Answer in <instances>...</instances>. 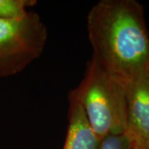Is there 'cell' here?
<instances>
[{
  "label": "cell",
  "instance_id": "8992f818",
  "mask_svg": "<svg viewBox=\"0 0 149 149\" xmlns=\"http://www.w3.org/2000/svg\"><path fill=\"white\" fill-rule=\"evenodd\" d=\"M34 0H0V19H15L25 16Z\"/></svg>",
  "mask_w": 149,
  "mask_h": 149
},
{
  "label": "cell",
  "instance_id": "52a82bcc",
  "mask_svg": "<svg viewBox=\"0 0 149 149\" xmlns=\"http://www.w3.org/2000/svg\"><path fill=\"white\" fill-rule=\"evenodd\" d=\"M98 149H132L125 133L111 134L102 139Z\"/></svg>",
  "mask_w": 149,
  "mask_h": 149
},
{
  "label": "cell",
  "instance_id": "5b68a950",
  "mask_svg": "<svg viewBox=\"0 0 149 149\" xmlns=\"http://www.w3.org/2000/svg\"><path fill=\"white\" fill-rule=\"evenodd\" d=\"M100 142L80 102L70 91L68 127L63 149H98Z\"/></svg>",
  "mask_w": 149,
  "mask_h": 149
},
{
  "label": "cell",
  "instance_id": "277c9868",
  "mask_svg": "<svg viewBox=\"0 0 149 149\" xmlns=\"http://www.w3.org/2000/svg\"><path fill=\"white\" fill-rule=\"evenodd\" d=\"M125 134L132 149H148L149 144V70L126 85Z\"/></svg>",
  "mask_w": 149,
  "mask_h": 149
},
{
  "label": "cell",
  "instance_id": "ba28073f",
  "mask_svg": "<svg viewBox=\"0 0 149 149\" xmlns=\"http://www.w3.org/2000/svg\"><path fill=\"white\" fill-rule=\"evenodd\" d=\"M148 149H149V144H148Z\"/></svg>",
  "mask_w": 149,
  "mask_h": 149
},
{
  "label": "cell",
  "instance_id": "6da1fadb",
  "mask_svg": "<svg viewBox=\"0 0 149 149\" xmlns=\"http://www.w3.org/2000/svg\"><path fill=\"white\" fill-rule=\"evenodd\" d=\"M136 0H101L87 17L93 57L125 85L149 70V32Z\"/></svg>",
  "mask_w": 149,
  "mask_h": 149
},
{
  "label": "cell",
  "instance_id": "3957f363",
  "mask_svg": "<svg viewBox=\"0 0 149 149\" xmlns=\"http://www.w3.org/2000/svg\"><path fill=\"white\" fill-rule=\"evenodd\" d=\"M47 38V28L34 12L0 19V78L17 74L40 57Z\"/></svg>",
  "mask_w": 149,
  "mask_h": 149
},
{
  "label": "cell",
  "instance_id": "7a4b0ae2",
  "mask_svg": "<svg viewBox=\"0 0 149 149\" xmlns=\"http://www.w3.org/2000/svg\"><path fill=\"white\" fill-rule=\"evenodd\" d=\"M71 92L80 102L100 141L108 135L125 133L126 85L93 59L87 63L79 86Z\"/></svg>",
  "mask_w": 149,
  "mask_h": 149
}]
</instances>
